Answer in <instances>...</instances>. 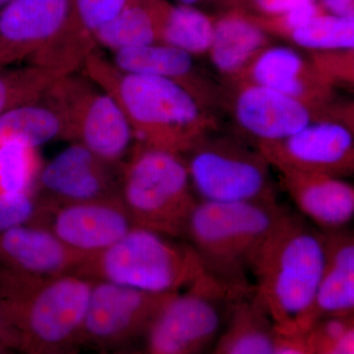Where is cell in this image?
<instances>
[{
	"label": "cell",
	"mask_w": 354,
	"mask_h": 354,
	"mask_svg": "<svg viewBox=\"0 0 354 354\" xmlns=\"http://www.w3.org/2000/svg\"><path fill=\"white\" fill-rule=\"evenodd\" d=\"M81 70L118 102L141 145L184 156L221 129L216 113L167 79L121 71L97 51Z\"/></svg>",
	"instance_id": "obj_1"
},
{
	"label": "cell",
	"mask_w": 354,
	"mask_h": 354,
	"mask_svg": "<svg viewBox=\"0 0 354 354\" xmlns=\"http://www.w3.org/2000/svg\"><path fill=\"white\" fill-rule=\"evenodd\" d=\"M325 234L285 212L254 261V297L283 330H304L325 263Z\"/></svg>",
	"instance_id": "obj_2"
},
{
	"label": "cell",
	"mask_w": 354,
	"mask_h": 354,
	"mask_svg": "<svg viewBox=\"0 0 354 354\" xmlns=\"http://www.w3.org/2000/svg\"><path fill=\"white\" fill-rule=\"evenodd\" d=\"M94 281L78 274L34 278L6 272L3 306L31 354H57L81 339Z\"/></svg>",
	"instance_id": "obj_3"
},
{
	"label": "cell",
	"mask_w": 354,
	"mask_h": 354,
	"mask_svg": "<svg viewBox=\"0 0 354 354\" xmlns=\"http://www.w3.org/2000/svg\"><path fill=\"white\" fill-rule=\"evenodd\" d=\"M286 209L279 202L199 201L191 212L183 236L212 274L243 288L245 272Z\"/></svg>",
	"instance_id": "obj_4"
},
{
	"label": "cell",
	"mask_w": 354,
	"mask_h": 354,
	"mask_svg": "<svg viewBox=\"0 0 354 354\" xmlns=\"http://www.w3.org/2000/svg\"><path fill=\"white\" fill-rule=\"evenodd\" d=\"M77 274L146 292L172 295L211 272L189 244L135 227L106 250L84 261Z\"/></svg>",
	"instance_id": "obj_5"
},
{
	"label": "cell",
	"mask_w": 354,
	"mask_h": 354,
	"mask_svg": "<svg viewBox=\"0 0 354 354\" xmlns=\"http://www.w3.org/2000/svg\"><path fill=\"white\" fill-rule=\"evenodd\" d=\"M120 196L136 227L174 239L198 202L183 156L138 143L121 165Z\"/></svg>",
	"instance_id": "obj_6"
},
{
	"label": "cell",
	"mask_w": 354,
	"mask_h": 354,
	"mask_svg": "<svg viewBox=\"0 0 354 354\" xmlns=\"http://www.w3.org/2000/svg\"><path fill=\"white\" fill-rule=\"evenodd\" d=\"M183 158L199 201L278 202L272 165L241 135L216 130Z\"/></svg>",
	"instance_id": "obj_7"
},
{
	"label": "cell",
	"mask_w": 354,
	"mask_h": 354,
	"mask_svg": "<svg viewBox=\"0 0 354 354\" xmlns=\"http://www.w3.org/2000/svg\"><path fill=\"white\" fill-rule=\"evenodd\" d=\"M43 100L60 116L64 140L109 164L120 167L127 160L135 141L129 123L113 97L83 71L58 78Z\"/></svg>",
	"instance_id": "obj_8"
},
{
	"label": "cell",
	"mask_w": 354,
	"mask_h": 354,
	"mask_svg": "<svg viewBox=\"0 0 354 354\" xmlns=\"http://www.w3.org/2000/svg\"><path fill=\"white\" fill-rule=\"evenodd\" d=\"M242 291L209 274L174 293L148 327L149 353L192 354L218 330L220 301L241 297Z\"/></svg>",
	"instance_id": "obj_9"
},
{
	"label": "cell",
	"mask_w": 354,
	"mask_h": 354,
	"mask_svg": "<svg viewBox=\"0 0 354 354\" xmlns=\"http://www.w3.org/2000/svg\"><path fill=\"white\" fill-rule=\"evenodd\" d=\"M225 85L223 111L236 125L239 134L255 145L279 141L318 121H341L339 100L325 111L257 84L232 81Z\"/></svg>",
	"instance_id": "obj_10"
},
{
	"label": "cell",
	"mask_w": 354,
	"mask_h": 354,
	"mask_svg": "<svg viewBox=\"0 0 354 354\" xmlns=\"http://www.w3.org/2000/svg\"><path fill=\"white\" fill-rule=\"evenodd\" d=\"M44 203L37 225L48 228L85 260L106 250L136 227L120 195L70 204Z\"/></svg>",
	"instance_id": "obj_11"
},
{
	"label": "cell",
	"mask_w": 354,
	"mask_h": 354,
	"mask_svg": "<svg viewBox=\"0 0 354 354\" xmlns=\"http://www.w3.org/2000/svg\"><path fill=\"white\" fill-rule=\"evenodd\" d=\"M274 169L349 176L354 171L353 129L318 121L279 141L256 145Z\"/></svg>",
	"instance_id": "obj_12"
},
{
	"label": "cell",
	"mask_w": 354,
	"mask_h": 354,
	"mask_svg": "<svg viewBox=\"0 0 354 354\" xmlns=\"http://www.w3.org/2000/svg\"><path fill=\"white\" fill-rule=\"evenodd\" d=\"M120 169L121 165L109 164L82 144L72 143L43 164L35 191L51 205L118 196Z\"/></svg>",
	"instance_id": "obj_13"
},
{
	"label": "cell",
	"mask_w": 354,
	"mask_h": 354,
	"mask_svg": "<svg viewBox=\"0 0 354 354\" xmlns=\"http://www.w3.org/2000/svg\"><path fill=\"white\" fill-rule=\"evenodd\" d=\"M171 295L94 281L81 339L102 348L120 344L148 328Z\"/></svg>",
	"instance_id": "obj_14"
},
{
	"label": "cell",
	"mask_w": 354,
	"mask_h": 354,
	"mask_svg": "<svg viewBox=\"0 0 354 354\" xmlns=\"http://www.w3.org/2000/svg\"><path fill=\"white\" fill-rule=\"evenodd\" d=\"M257 84L288 95L317 111H325L337 101V90L319 73L307 57L290 46L266 48L234 80Z\"/></svg>",
	"instance_id": "obj_15"
},
{
	"label": "cell",
	"mask_w": 354,
	"mask_h": 354,
	"mask_svg": "<svg viewBox=\"0 0 354 354\" xmlns=\"http://www.w3.org/2000/svg\"><path fill=\"white\" fill-rule=\"evenodd\" d=\"M127 0H71L64 25L32 62L59 76L82 69L97 50V35L118 15Z\"/></svg>",
	"instance_id": "obj_16"
},
{
	"label": "cell",
	"mask_w": 354,
	"mask_h": 354,
	"mask_svg": "<svg viewBox=\"0 0 354 354\" xmlns=\"http://www.w3.org/2000/svg\"><path fill=\"white\" fill-rule=\"evenodd\" d=\"M111 62L127 73L160 77L181 86L206 108L223 109L225 85L195 62L185 51L162 43L114 51Z\"/></svg>",
	"instance_id": "obj_17"
},
{
	"label": "cell",
	"mask_w": 354,
	"mask_h": 354,
	"mask_svg": "<svg viewBox=\"0 0 354 354\" xmlns=\"http://www.w3.org/2000/svg\"><path fill=\"white\" fill-rule=\"evenodd\" d=\"M71 0H12L0 9V68L31 59L64 25Z\"/></svg>",
	"instance_id": "obj_18"
},
{
	"label": "cell",
	"mask_w": 354,
	"mask_h": 354,
	"mask_svg": "<svg viewBox=\"0 0 354 354\" xmlns=\"http://www.w3.org/2000/svg\"><path fill=\"white\" fill-rule=\"evenodd\" d=\"M85 258L59 241L48 228L32 223L0 234V262L7 272L34 278L77 274Z\"/></svg>",
	"instance_id": "obj_19"
},
{
	"label": "cell",
	"mask_w": 354,
	"mask_h": 354,
	"mask_svg": "<svg viewBox=\"0 0 354 354\" xmlns=\"http://www.w3.org/2000/svg\"><path fill=\"white\" fill-rule=\"evenodd\" d=\"M281 187L321 232L344 230L354 216V188L342 177L276 169Z\"/></svg>",
	"instance_id": "obj_20"
},
{
	"label": "cell",
	"mask_w": 354,
	"mask_h": 354,
	"mask_svg": "<svg viewBox=\"0 0 354 354\" xmlns=\"http://www.w3.org/2000/svg\"><path fill=\"white\" fill-rule=\"evenodd\" d=\"M325 234L322 274L304 329L320 318L348 317L354 309V237L346 228Z\"/></svg>",
	"instance_id": "obj_21"
},
{
	"label": "cell",
	"mask_w": 354,
	"mask_h": 354,
	"mask_svg": "<svg viewBox=\"0 0 354 354\" xmlns=\"http://www.w3.org/2000/svg\"><path fill=\"white\" fill-rule=\"evenodd\" d=\"M271 44V37L252 16L237 9H223L214 16L213 39L207 57L223 81H230Z\"/></svg>",
	"instance_id": "obj_22"
},
{
	"label": "cell",
	"mask_w": 354,
	"mask_h": 354,
	"mask_svg": "<svg viewBox=\"0 0 354 354\" xmlns=\"http://www.w3.org/2000/svg\"><path fill=\"white\" fill-rule=\"evenodd\" d=\"M171 6L167 0H127L118 15L97 32V46L114 53L160 43Z\"/></svg>",
	"instance_id": "obj_23"
},
{
	"label": "cell",
	"mask_w": 354,
	"mask_h": 354,
	"mask_svg": "<svg viewBox=\"0 0 354 354\" xmlns=\"http://www.w3.org/2000/svg\"><path fill=\"white\" fill-rule=\"evenodd\" d=\"M64 134L60 116L43 97L11 109L0 118V138L17 140L34 148L64 139Z\"/></svg>",
	"instance_id": "obj_24"
},
{
	"label": "cell",
	"mask_w": 354,
	"mask_h": 354,
	"mask_svg": "<svg viewBox=\"0 0 354 354\" xmlns=\"http://www.w3.org/2000/svg\"><path fill=\"white\" fill-rule=\"evenodd\" d=\"M214 17L195 6L171 4L162 28L160 43L185 51L193 57L208 55Z\"/></svg>",
	"instance_id": "obj_25"
},
{
	"label": "cell",
	"mask_w": 354,
	"mask_h": 354,
	"mask_svg": "<svg viewBox=\"0 0 354 354\" xmlns=\"http://www.w3.org/2000/svg\"><path fill=\"white\" fill-rule=\"evenodd\" d=\"M41 167L39 149L0 138V194L35 191Z\"/></svg>",
	"instance_id": "obj_26"
},
{
	"label": "cell",
	"mask_w": 354,
	"mask_h": 354,
	"mask_svg": "<svg viewBox=\"0 0 354 354\" xmlns=\"http://www.w3.org/2000/svg\"><path fill=\"white\" fill-rule=\"evenodd\" d=\"M286 41L306 51L354 48V18L321 13L299 26Z\"/></svg>",
	"instance_id": "obj_27"
},
{
	"label": "cell",
	"mask_w": 354,
	"mask_h": 354,
	"mask_svg": "<svg viewBox=\"0 0 354 354\" xmlns=\"http://www.w3.org/2000/svg\"><path fill=\"white\" fill-rule=\"evenodd\" d=\"M58 78L50 70L34 64L0 68V118L17 106L41 100Z\"/></svg>",
	"instance_id": "obj_28"
},
{
	"label": "cell",
	"mask_w": 354,
	"mask_h": 354,
	"mask_svg": "<svg viewBox=\"0 0 354 354\" xmlns=\"http://www.w3.org/2000/svg\"><path fill=\"white\" fill-rule=\"evenodd\" d=\"M237 309V326L227 346V354H274L276 341L264 327L266 311L257 298H248Z\"/></svg>",
	"instance_id": "obj_29"
},
{
	"label": "cell",
	"mask_w": 354,
	"mask_h": 354,
	"mask_svg": "<svg viewBox=\"0 0 354 354\" xmlns=\"http://www.w3.org/2000/svg\"><path fill=\"white\" fill-rule=\"evenodd\" d=\"M44 207L36 191L0 194V234L14 227L38 223Z\"/></svg>",
	"instance_id": "obj_30"
},
{
	"label": "cell",
	"mask_w": 354,
	"mask_h": 354,
	"mask_svg": "<svg viewBox=\"0 0 354 354\" xmlns=\"http://www.w3.org/2000/svg\"><path fill=\"white\" fill-rule=\"evenodd\" d=\"M306 53L319 73L333 88H353L354 48L306 51Z\"/></svg>",
	"instance_id": "obj_31"
},
{
	"label": "cell",
	"mask_w": 354,
	"mask_h": 354,
	"mask_svg": "<svg viewBox=\"0 0 354 354\" xmlns=\"http://www.w3.org/2000/svg\"><path fill=\"white\" fill-rule=\"evenodd\" d=\"M325 13L316 0L295 7L278 15L252 18L261 29L271 38L286 39L291 32L314 16Z\"/></svg>",
	"instance_id": "obj_32"
},
{
	"label": "cell",
	"mask_w": 354,
	"mask_h": 354,
	"mask_svg": "<svg viewBox=\"0 0 354 354\" xmlns=\"http://www.w3.org/2000/svg\"><path fill=\"white\" fill-rule=\"evenodd\" d=\"M312 0H220L225 9H237L254 17L278 15Z\"/></svg>",
	"instance_id": "obj_33"
},
{
	"label": "cell",
	"mask_w": 354,
	"mask_h": 354,
	"mask_svg": "<svg viewBox=\"0 0 354 354\" xmlns=\"http://www.w3.org/2000/svg\"><path fill=\"white\" fill-rule=\"evenodd\" d=\"M315 346L317 354H354L353 326L339 337H330L320 328V332L317 335Z\"/></svg>",
	"instance_id": "obj_34"
},
{
	"label": "cell",
	"mask_w": 354,
	"mask_h": 354,
	"mask_svg": "<svg viewBox=\"0 0 354 354\" xmlns=\"http://www.w3.org/2000/svg\"><path fill=\"white\" fill-rule=\"evenodd\" d=\"M324 12L337 17L354 18V0H316Z\"/></svg>",
	"instance_id": "obj_35"
},
{
	"label": "cell",
	"mask_w": 354,
	"mask_h": 354,
	"mask_svg": "<svg viewBox=\"0 0 354 354\" xmlns=\"http://www.w3.org/2000/svg\"><path fill=\"white\" fill-rule=\"evenodd\" d=\"M14 339L18 341L17 335L11 322L10 317L7 313V310L3 304L0 305V339Z\"/></svg>",
	"instance_id": "obj_36"
},
{
	"label": "cell",
	"mask_w": 354,
	"mask_h": 354,
	"mask_svg": "<svg viewBox=\"0 0 354 354\" xmlns=\"http://www.w3.org/2000/svg\"><path fill=\"white\" fill-rule=\"evenodd\" d=\"M274 354H313L304 344L297 342H285L277 344Z\"/></svg>",
	"instance_id": "obj_37"
},
{
	"label": "cell",
	"mask_w": 354,
	"mask_h": 354,
	"mask_svg": "<svg viewBox=\"0 0 354 354\" xmlns=\"http://www.w3.org/2000/svg\"><path fill=\"white\" fill-rule=\"evenodd\" d=\"M179 4H184V6H195L196 4L201 3L205 0H178ZM212 1H220V0H212Z\"/></svg>",
	"instance_id": "obj_38"
},
{
	"label": "cell",
	"mask_w": 354,
	"mask_h": 354,
	"mask_svg": "<svg viewBox=\"0 0 354 354\" xmlns=\"http://www.w3.org/2000/svg\"><path fill=\"white\" fill-rule=\"evenodd\" d=\"M11 1H12V0H0V9L3 8L4 6H7V4Z\"/></svg>",
	"instance_id": "obj_39"
}]
</instances>
